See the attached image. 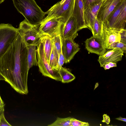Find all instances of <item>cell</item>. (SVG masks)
<instances>
[{"label": "cell", "instance_id": "1", "mask_svg": "<svg viewBox=\"0 0 126 126\" xmlns=\"http://www.w3.org/2000/svg\"><path fill=\"white\" fill-rule=\"evenodd\" d=\"M28 52L27 46L18 32L0 57V74L15 91L22 94L28 93Z\"/></svg>", "mask_w": 126, "mask_h": 126}, {"label": "cell", "instance_id": "2", "mask_svg": "<svg viewBox=\"0 0 126 126\" xmlns=\"http://www.w3.org/2000/svg\"><path fill=\"white\" fill-rule=\"evenodd\" d=\"M17 11L27 21L33 25H38L45 17L43 11L34 0H12Z\"/></svg>", "mask_w": 126, "mask_h": 126}, {"label": "cell", "instance_id": "3", "mask_svg": "<svg viewBox=\"0 0 126 126\" xmlns=\"http://www.w3.org/2000/svg\"><path fill=\"white\" fill-rule=\"evenodd\" d=\"M74 0H62L45 12L47 16L43 19L56 17L64 23L71 16Z\"/></svg>", "mask_w": 126, "mask_h": 126}, {"label": "cell", "instance_id": "4", "mask_svg": "<svg viewBox=\"0 0 126 126\" xmlns=\"http://www.w3.org/2000/svg\"><path fill=\"white\" fill-rule=\"evenodd\" d=\"M40 25H33L25 19L20 23L18 28L19 33L24 39L27 46L35 45L40 42L41 35L39 32Z\"/></svg>", "mask_w": 126, "mask_h": 126}, {"label": "cell", "instance_id": "5", "mask_svg": "<svg viewBox=\"0 0 126 126\" xmlns=\"http://www.w3.org/2000/svg\"><path fill=\"white\" fill-rule=\"evenodd\" d=\"M18 33V29L9 24H0V57L3 54ZM4 79L0 74V80Z\"/></svg>", "mask_w": 126, "mask_h": 126}, {"label": "cell", "instance_id": "6", "mask_svg": "<svg viewBox=\"0 0 126 126\" xmlns=\"http://www.w3.org/2000/svg\"><path fill=\"white\" fill-rule=\"evenodd\" d=\"M36 47L38 65L40 71L44 76L61 81L58 71L52 69L47 62L42 43L40 42Z\"/></svg>", "mask_w": 126, "mask_h": 126}, {"label": "cell", "instance_id": "7", "mask_svg": "<svg viewBox=\"0 0 126 126\" xmlns=\"http://www.w3.org/2000/svg\"><path fill=\"white\" fill-rule=\"evenodd\" d=\"M63 24L60 19L56 17L43 19L40 23L39 33L41 35H47L51 38L60 35Z\"/></svg>", "mask_w": 126, "mask_h": 126}, {"label": "cell", "instance_id": "8", "mask_svg": "<svg viewBox=\"0 0 126 126\" xmlns=\"http://www.w3.org/2000/svg\"><path fill=\"white\" fill-rule=\"evenodd\" d=\"M61 48L65 63H69L80 49L79 45L73 39L62 37Z\"/></svg>", "mask_w": 126, "mask_h": 126}, {"label": "cell", "instance_id": "9", "mask_svg": "<svg viewBox=\"0 0 126 126\" xmlns=\"http://www.w3.org/2000/svg\"><path fill=\"white\" fill-rule=\"evenodd\" d=\"M102 0L93 2L89 4L84 10V16L86 25L92 32V26Z\"/></svg>", "mask_w": 126, "mask_h": 126}, {"label": "cell", "instance_id": "10", "mask_svg": "<svg viewBox=\"0 0 126 126\" xmlns=\"http://www.w3.org/2000/svg\"><path fill=\"white\" fill-rule=\"evenodd\" d=\"M78 31L76 20L71 15L66 22L62 25L60 35L62 38H70L74 40L77 36Z\"/></svg>", "mask_w": 126, "mask_h": 126}, {"label": "cell", "instance_id": "11", "mask_svg": "<svg viewBox=\"0 0 126 126\" xmlns=\"http://www.w3.org/2000/svg\"><path fill=\"white\" fill-rule=\"evenodd\" d=\"M85 43L86 49L90 53L100 56L104 54L106 51L102 38L93 36L87 39Z\"/></svg>", "mask_w": 126, "mask_h": 126}, {"label": "cell", "instance_id": "12", "mask_svg": "<svg viewBox=\"0 0 126 126\" xmlns=\"http://www.w3.org/2000/svg\"><path fill=\"white\" fill-rule=\"evenodd\" d=\"M124 0H103L96 18L103 23L115 7Z\"/></svg>", "mask_w": 126, "mask_h": 126}, {"label": "cell", "instance_id": "13", "mask_svg": "<svg viewBox=\"0 0 126 126\" xmlns=\"http://www.w3.org/2000/svg\"><path fill=\"white\" fill-rule=\"evenodd\" d=\"M84 11L82 0H74L72 15L76 20L78 31L84 28H87L84 21Z\"/></svg>", "mask_w": 126, "mask_h": 126}, {"label": "cell", "instance_id": "14", "mask_svg": "<svg viewBox=\"0 0 126 126\" xmlns=\"http://www.w3.org/2000/svg\"><path fill=\"white\" fill-rule=\"evenodd\" d=\"M123 53L122 51L119 49H110L103 55L99 56L98 61L100 66L102 67L105 63L111 62L116 63L121 61Z\"/></svg>", "mask_w": 126, "mask_h": 126}, {"label": "cell", "instance_id": "15", "mask_svg": "<svg viewBox=\"0 0 126 126\" xmlns=\"http://www.w3.org/2000/svg\"><path fill=\"white\" fill-rule=\"evenodd\" d=\"M121 30L103 27L102 39L104 46L106 49H108L110 45L113 43L120 42Z\"/></svg>", "mask_w": 126, "mask_h": 126}, {"label": "cell", "instance_id": "16", "mask_svg": "<svg viewBox=\"0 0 126 126\" xmlns=\"http://www.w3.org/2000/svg\"><path fill=\"white\" fill-rule=\"evenodd\" d=\"M126 5V0H124L115 7L103 23V27L113 29L117 19L123 7Z\"/></svg>", "mask_w": 126, "mask_h": 126}, {"label": "cell", "instance_id": "17", "mask_svg": "<svg viewBox=\"0 0 126 126\" xmlns=\"http://www.w3.org/2000/svg\"><path fill=\"white\" fill-rule=\"evenodd\" d=\"M40 42L42 44L45 57L47 62L49 63L52 48V38L47 35H41Z\"/></svg>", "mask_w": 126, "mask_h": 126}, {"label": "cell", "instance_id": "18", "mask_svg": "<svg viewBox=\"0 0 126 126\" xmlns=\"http://www.w3.org/2000/svg\"><path fill=\"white\" fill-rule=\"evenodd\" d=\"M28 48V69L33 66L38 65L37 60L36 58V46L31 45L27 46Z\"/></svg>", "mask_w": 126, "mask_h": 126}, {"label": "cell", "instance_id": "19", "mask_svg": "<svg viewBox=\"0 0 126 126\" xmlns=\"http://www.w3.org/2000/svg\"><path fill=\"white\" fill-rule=\"evenodd\" d=\"M126 5L123 7L115 24L113 29L121 30L124 29L126 21Z\"/></svg>", "mask_w": 126, "mask_h": 126}, {"label": "cell", "instance_id": "20", "mask_svg": "<svg viewBox=\"0 0 126 126\" xmlns=\"http://www.w3.org/2000/svg\"><path fill=\"white\" fill-rule=\"evenodd\" d=\"M52 44V48L50 57L49 64L52 69L58 71V63L59 55L53 42Z\"/></svg>", "mask_w": 126, "mask_h": 126}, {"label": "cell", "instance_id": "21", "mask_svg": "<svg viewBox=\"0 0 126 126\" xmlns=\"http://www.w3.org/2000/svg\"><path fill=\"white\" fill-rule=\"evenodd\" d=\"M59 73L63 83H68L74 80L75 78V76L67 69L62 67L58 70Z\"/></svg>", "mask_w": 126, "mask_h": 126}, {"label": "cell", "instance_id": "22", "mask_svg": "<svg viewBox=\"0 0 126 126\" xmlns=\"http://www.w3.org/2000/svg\"><path fill=\"white\" fill-rule=\"evenodd\" d=\"M103 31V23L96 18L93 23L92 32L94 36L102 38Z\"/></svg>", "mask_w": 126, "mask_h": 126}, {"label": "cell", "instance_id": "23", "mask_svg": "<svg viewBox=\"0 0 126 126\" xmlns=\"http://www.w3.org/2000/svg\"><path fill=\"white\" fill-rule=\"evenodd\" d=\"M71 117L66 118L57 117L56 121L52 124L48 125V126H70Z\"/></svg>", "mask_w": 126, "mask_h": 126}, {"label": "cell", "instance_id": "24", "mask_svg": "<svg viewBox=\"0 0 126 126\" xmlns=\"http://www.w3.org/2000/svg\"><path fill=\"white\" fill-rule=\"evenodd\" d=\"M52 40L59 55L62 50L61 37L60 35H58L52 38Z\"/></svg>", "mask_w": 126, "mask_h": 126}, {"label": "cell", "instance_id": "25", "mask_svg": "<svg viewBox=\"0 0 126 126\" xmlns=\"http://www.w3.org/2000/svg\"><path fill=\"white\" fill-rule=\"evenodd\" d=\"M116 49L121 50L124 53H126V44L120 42H115L112 43L108 49Z\"/></svg>", "mask_w": 126, "mask_h": 126}, {"label": "cell", "instance_id": "26", "mask_svg": "<svg viewBox=\"0 0 126 126\" xmlns=\"http://www.w3.org/2000/svg\"><path fill=\"white\" fill-rule=\"evenodd\" d=\"M89 126L88 122H83L74 118H71L70 126Z\"/></svg>", "mask_w": 126, "mask_h": 126}, {"label": "cell", "instance_id": "27", "mask_svg": "<svg viewBox=\"0 0 126 126\" xmlns=\"http://www.w3.org/2000/svg\"><path fill=\"white\" fill-rule=\"evenodd\" d=\"M65 63V59L63 54L62 50L59 54L58 63V70L60 69Z\"/></svg>", "mask_w": 126, "mask_h": 126}, {"label": "cell", "instance_id": "28", "mask_svg": "<svg viewBox=\"0 0 126 126\" xmlns=\"http://www.w3.org/2000/svg\"><path fill=\"white\" fill-rule=\"evenodd\" d=\"M120 42L126 44V30L125 29H123L120 31Z\"/></svg>", "mask_w": 126, "mask_h": 126}, {"label": "cell", "instance_id": "29", "mask_svg": "<svg viewBox=\"0 0 126 126\" xmlns=\"http://www.w3.org/2000/svg\"><path fill=\"white\" fill-rule=\"evenodd\" d=\"M12 126L6 121L4 117V113L0 117V126Z\"/></svg>", "mask_w": 126, "mask_h": 126}, {"label": "cell", "instance_id": "30", "mask_svg": "<svg viewBox=\"0 0 126 126\" xmlns=\"http://www.w3.org/2000/svg\"><path fill=\"white\" fill-rule=\"evenodd\" d=\"M116 63L113 62H109L104 64L102 66L105 70L109 69L111 67H116Z\"/></svg>", "mask_w": 126, "mask_h": 126}, {"label": "cell", "instance_id": "31", "mask_svg": "<svg viewBox=\"0 0 126 126\" xmlns=\"http://www.w3.org/2000/svg\"><path fill=\"white\" fill-rule=\"evenodd\" d=\"M103 0H82L84 10L91 3L98 1Z\"/></svg>", "mask_w": 126, "mask_h": 126}, {"label": "cell", "instance_id": "32", "mask_svg": "<svg viewBox=\"0 0 126 126\" xmlns=\"http://www.w3.org/2000/svg\"><path fill=\"white\" fill-rule=\"evenodd\" d=\"M4 103L0 95V117L4 112V107L5 106Z\"/></svg>", "mask_w": 126, "mask_h": 126}, {"label": "cell", "instance_id": "33", "mask_svg": "<svg viewBox=\"0 0 126 126\" xmlns=\"http://www.w3.org/2000/svg\"><path fill=\"white\" fill-rule=\"evenodd\" d=\"M103 119L102 121L106 123L107 124H109L110 122V118L109 116L106 114H104L103 115Z\"/></svg>", "mask_w": 126, "mask_h": 126}, {"label": "cell", "instance_id": "34", "mask_svg": "<svg viewBox=\"0 0 126 126\" xmlns=\"http://www.w3.org/2000/svg\"><path fill=\"white\" fill-rule=\"evenodd\" d=\"M116 119L119 120L121 121L125 122H126V119L125 118H123L120 116L118 118H116Z\"/></svg>", "mask_w": 126, "mask_h": 126}, {"label": "cell", "instance_id": "35", "mask_svg": "<svg viewBox=\"0 0 126 126\" xmlns=\"http://www.w3.org/2000/svg\"><path fill=\"white\" fill-rule=\"evenodd\" d=\"M5 0H0V4L3 2Z\"/></svg>", "mask_w": 126, "mask_h": 126}]
</instances>
